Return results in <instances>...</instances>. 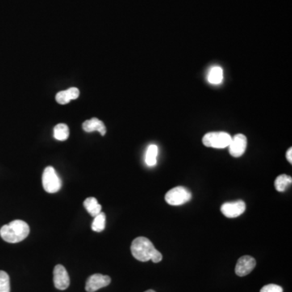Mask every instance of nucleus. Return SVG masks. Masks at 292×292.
Masks as SVG:
<instances>
[{
	"label": "nucleus",
	"instance_id": "nucleus-1",
	"mask_svg": "<svg viewBox=\"0 0 292 292\" xmlns=\"http://www.w3.org/2000/svg\"><path fill=\"white\" fill-rule=\"evenodd\" d=\"M132 256L142 262L152 260L154 263H159L163 260L161 252L155 248L152 242L145 237H138L134 239L131 245Z\"/></svg>",
	"mask_w": 292,
	"mask_h": 292
},
{
	"label": "nucleus",
	"instance_id": "nucleus-2",
	"mask_svg": "<svg viewBox=\"0 0 292 292\" xmlns=\"http://www.w3.org/2000/svg\"><path fill=\"white\" fill-rule=\"evenodd\" d=\"M30 234V227L22 220H14L0 229V236L8 243L22 242Z\"/></svg>",
	"mask_w": 292,
	"mask_h": 292
},
{
	"label": "nucleus",
	"instance_id": "nucleus-3",
	"mask_svg": "<svg viewBox=\"0 0 292 292\" xmlns=\"http://www.w3.org/2000/svg\"><path fill=\"white\" fill-rule=\"evenodd\" d=\"M231 140V135L225 131L209 132L202 138L204 145L215 149H224L228 147Z\"/></svg>",
	"mask_w": 292,
	"mask_h": 292
},
{
	"label": "nucleus",
	"instance_id": "nucleus-4",
	"mask_svg": "<svg viewBox=\"0 0 292 292\" xmlns=\"http://www.w3.org/2000/svg\"><path fill=\"white\" fill-rule=\"evenodd\" d=\"M192 199V193L184 187H176L168 191L165 200L171 206H181Z\"/></svg>",
	"mask_w": 292,
	"mask_h": 292
},
{
	"label": "nucleus",
	"instance_id": "nucleus-5",
	"mask_svg": "<svg viewBox=\"0 0 292 292\" xmlns=\"http://www.w3.org/2000/svg\"><path fill=\"white\" fill-rule=\"evenodd\" d=\"M43 185L45 191L49 193H55L61 189V180L52 167H47L43 175Z\"/></svg>",
	"mask_w": 292,
	"mask_h": 292
},
{
	"label": "nucleus",
	"instance_id": "nucleus-6",
	"mask_svg": "<svg viewBox=\"0 0 292 292\" xmlns=\"http://www.w3.org/2000/svg\"><path fill=\"white\" fill-rule=\"evenodd\" d=\"M248 140L243 134H236L231 137V143L229 144V153L234 158L241 157L245 153Z\"/></svg>",
	"mask_w": 292,
	"mask_h": 292
},
{
	"label": "nucleus",
	"instance_id": "nucleus-7",
	"mask_svg": "<svg viewBox=\"0 0 292 292\" xmlns=\"http://www.w3.org/2000/svg\"><path fill=\"white\" fill-rule=\"evenodd\" d=\"M246 210V205L243 201L227 202L221 206V212L227 218H237L243 214Z\"/></svg>",
	"mask_w": 292,
	"mask_h": 292
},
{
	"label": "nucleus",
	"instance_id": "nucleus-8",
	"mask_svg": "<svg viewBox=\"0 0 292 292\" xmlns=\"http://www.w3.org/2000/svg\"><path fill=\"white\" fill-rule=\"evenodd\" d=\"M111 279L107 275L95 273L89 277L85 283V290L88 292H95L101 288L106 287L110 283Z\"/></svg>",
	"mask_w": 292,
	"mask_h": 292
},
{
	"label": "nucleus",
	"instance_id": "nucleus-9",
	"mask_svg": "<svg viewBox=\"0 0 292 292\" xmlns=\"http://www.w3.org/2000/svg\"><path fill=\"white\" fill-rule=\"evenodd\" d=\"M54 284L59 290H66L70 285V277L64 266L57 265L54 269Z\"/></svg>",
	"mask_w": 292,
	"mask_h": 292
},
{
	"label": "nucleus",
	"instance_id": "nucleus-10",
	"mask_svg": "<svg viewBox=\"0 0 292 292\" xmlns=\"http://www.w3.org/2000/svg\"><path fill=\"white\" fill-rule=\"evenodd\" d=\"M256 264V260L252 256H242L235 265V273L239 277L248 275L254 269Z\"/></svg>",
	"mask_w": 292,
	"mask_h": 292
},
{
	"label": "nucleus",
	"instance_id": "nucleus-11",
	"mask_svg": "<svg viewBox=\"0 0 292 292\" xmlns=\"http://www.w3.org/2000/svg\"><path fill=\"white\" fill-rule=\"evenodd\" d=\"M83 129L86 132H92V131H98L101 135H104L106 132V127L102 121L99 120L97 118L86 120L83 123Z\"/></svg>",
	"mask_w": 292,
	"mask_h": 292
},
{
	"label": "nucleus",
	"instance_id": "nucleus-12",
	"mask_svg": "<svg viewBox=\"0 0 292 292\" xmlns=\"http://www.w3.org/2000/svg\"><path fill=\"white\" fill-rule=\"evenodd\" d=\"M80 95V91L77 88L72 87L70 89L64 90V91H60L56 94V101L58 103L62 104V105H65L70 102L71 100L76 99Z\"/></svg>",
	"mask_w": 292,
	"mask_h": 292
},
{
	"label": "nucleus",
	"instance_id": "nucleus-13",
	"mask_svg": "<svg viewBox=\"0 0 292 292\" xmlns=\"http://www.w3.org/2000/svg\"><path fill=\"white\" fill-rule=\"evenodd\" d=\"M84 206L88 213L93 218L100 214L102 210V206L98 204L95 197H89L85 199L84 201Z\"/></svg>",
	"mask_w": 292,
	"mask_h": 292
},
{
	"label": "nucleus",
	"instance_id": "nucleus-14",
	"mask_svg": "<svg viewBox=\"0 0 292 292\" xmlns=\"http://www.w3.org/2000/svg\"><path fill=\"white\" fill-rule=\"evenodd\" d=\"M223 80V71L221 67L214 66L208 74V81L213 85H219Z\"/></svg>",
	"mask_w": 292,
	"mask_h": 292
},
{
	"label": "nucleus",
	"instance_id": "nucleus-15",
	"mask_svg": "<svg viewBox=\"0 0 292 292\" xmlns=\"http://www.w3.org/2000/svg\"><path fill=\"white\" fill-rule=\"evenodd\" d=\"M69 136V128L65 123H59L54 128V137L56 140L64 141Z\"/></svg>",
	"mask_w": 292,
	"mask_h": 292
},
{
	"label": "nucleus",
	"instance_id": "nucleus-16",
	"mask_svg": "<svg viewBox=\"0 0 292 292\" xmlns=\"http://www.w3.org/2000/svg\"><path fill=\"white\" fill-rule=\"evenodd\" d=\"M158 154L159 148L155 144H151L146 151L145 163L149 167H154L157 163Z\"/></svg>",
	"mask_w": 292,
	"mask_h": 292
},
{
	"label": "nucleus",
	"instance_id": "nucleus-17",
	"mask_svg": "<svg viewBox=\"0 0 292 292\" xmlns=\"http://www.w3.org/2000/svg\"><path fill=\"white\" fill-rule=\"evenodd\" d=\"M292 183V178L287 175H280L274 181V186L277 192H284Z\"/></svg>",
	"mask_w": 292,
	"mask_h": 292
},
{
	"label": "nucleus",
	"instance_id": "nucleus-18",
	"mask_svg": "<svg viewBox=\"0 0 292 292\" xmlns=\"http://www.w3.org/2000/svg\"><path fill=\"white\" fill-rule=\"evenodd\" d=\"M106 227V214L101 212L93 218L91 228L95 232H102Z\"/></svg>",
	"mask_w": 292,
	"mask_h": 292
},
{
	"label": "nucleus",
	"instance_id": "nucleus-19",
	"mask_svg": "<svg viewBox=\"0 0 292 292\" xmlns=\"http://www.w3.org/2000/svg\"><path fill=\"white\" fill-rule=\"evenodd\" d=\"M0 292H10V278L5 271L0 270Z\"/></svg>",
	"mask_w": 292,
	"mask_h": 292
},
{
	"label": "nucleus",
	"instance_id": "nucleus-20",
	"mask_svg": "<svg viewBox=\"0 0 292 292\" xmlns=\"http://www.w3.org/2000/svg\"><path fill=\"white\" fill-rule=\"evenodd\" d=\"M260 292H283V289L276 284H268L263 286Z\"/></svg>",
	"mask_w": 292,
	"mask_h": 292
},
{
	"label": "nucleus",
	"instance_id": "nucleus-21",
	"mask_svg": "<svg viewBox=\"0 0 292 292\" xmlns=\"http://www.w3.org/2000/svg\"><path fill=\"white\" fill-rule=\"evenodd\" d=\"M286 159L287 161L291 164L292 163V149L290 148L288 150L287 152H286Z\"/></svg>",
	"mask_w": 292,
	"mask_h": 292
},
{
	"label": "nucleus",
	"instance_id": "nucleus-22",
	"mask_svg": "<svg viewBox=\"0 0 292 292\" xmlns=\"http://www.w3.org/2000/svg\"><path fill=\"white\" fill-rule=\"evenodd\" d=\"M144 292H156V291H155V290H146V291H144Z\"/></svg>",
	"mask_w": 292,
	"mask_h": 292
}]
</instances>
